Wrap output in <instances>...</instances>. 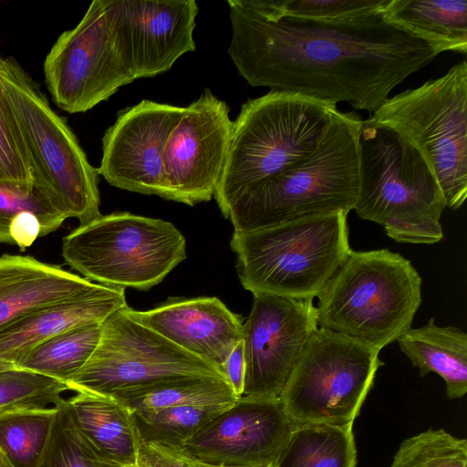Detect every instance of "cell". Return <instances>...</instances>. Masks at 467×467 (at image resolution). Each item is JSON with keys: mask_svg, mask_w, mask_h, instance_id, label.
<instances>
[{"mask_svg": "<svg viewBox=\"0 0 467 467\" xmlns=\"http://www.w3.org/2000/svg\"><path fill=\"white\" fill-rule=\"evenodd\" d=\"M421 377L438 374L446 395L461 399L467 392V335L459 327H439L433 318L421 327H409L396 340Z\"/></svg>", "mask_w": 467, "mask_h": 467, "instance_id": "22", "label": "cell"}, {"mask_svg": "<svg viewBox=\"0 0 467 467\" xmlns=\"http://www.w3.org/2000/svg\"><path fill=\"white\" fill-rule=\"evenodd\" d=\"M104 285L30 255L0 256V327L36 308L78 298Z\"/></svg>", "mask_w": 467, "mask_h": 467, "instance_id": "20", "label": "cell"}, {"mask_svg": "<svg viewBox=\"0 0 467 467\" xmlns=\"http://www.w3.org/2000/svg\"><path fill=\"white\" fill-rule=\"evenodd\" d=\"M109 396L131 412L179 406L227 407L238 398L224 378L184 377L120 389Z\"/></svg>", "mask_w": 467, "mask_h": 467, "instance_id": "24", "label": "cell"}, {"mask_svg": "<svg viewBox=\"0 0 467 467\" xmlns=\"http://www.w3.org/2000/svg\"><path fill=\"white\" fill-rule=\"evenodd\" d=\"M244 323L245 375L239 398L280 399L312 334L318 328L313 298L254 294Z\"/></svg>", "mask_w": 467, "mask_h": 467, "instance_id": "13", "label": "cell"}, {"mask_svg": "<svg viewBox=\"0 0 467 467\" xmlns=\"http://www.w3.org/2000/svg\"><path fill=\"white\" fill-rule=\"evenodd\" d=\"M352 426H296L275 467H357Z\"/></svg>", "mask_w": 467, "mask_h": 467, "instance_id": "25", "label": "cell"}, {"mask_svg": "<svg viewBox=\"0 0 467 467\" xmlns=\"http://www.w3.org/2000/svg\"><path fill=\"white\" fill-rule=\"evenodd\" d=\"M379 349L318 327L306 342L281 395L297 425H353L384 365Z\"/></svg>", "mask_w": 467, "mask_h": 467, "instance_id": "10", "label": "cell"}, {"mask_svg": "<svg viewBox=\"0 0 467 467\" xmlns=\"http://www.w3.org/2000/svg\"><path fill=\"white\" fill-rule=\"evenodd\" d=\"M317 297L318 327L381 350L411 327L421 278L398 253L352 250Z\"/></svg>", "mask_w": 467, "mask_h": 467, "instance_id": "6", "label": "cell"}, {"mask_svg": "<svg viewBox=\"0 0 467 467\" xmlns=\"http://www.w3.org/2000/svg\"><path fill=\"white\" fill-rule=\"evenodd\" d=\"M62 256L91 282L148 290L186 258V240L170 222L114 213L100 214L67 234Z\"/></svg>", "mask_w": 467, "mask_h": 467, "instance_id": "8", "label": "cell"}, {"mask_svg": "<svg viewBox=\"0 0 467 467\" xmlns=\"http://www.w3.org/2000/svg\"><path fill=\"white\" fill-rule=\"evenodd\" d=\"M0 182L33 186L30 171L19 136L9 116L0 86Z\"/></svg>", "mask_w": 467, "mask_h": 467, "instance_id": "34", "label": "cell"}, {"mask_svg": "<svg viewBox=\"0 0 467 467\" xmlns=\"http://www.w3.org/2000/svg\"><path fill=\"white\" fill-rule=\"evenodd\" d=\"M0 86L35 185L67 219L84 224L99 217L98 171L66 121L12 58L0 57Z\"/></svg>", "mask_w": 467, "mask_h": 467, "instance_id": "5", "label": "cell"}, {"mask_svg": "<svg viewBox=\"0 0 467 467\" xmlns=\"http://www.w3.org/2000/svg\"><path fill=\"white\" fill-rule=\"evenodd\" d=\"M233 130L226 103L210 89L182 108L163 155L166 199L193 206L213 197Z\"/></svg>", "mask_w": 467, "mask_h": 467, "instance_id": "14", "label": "cell"}, {"mask_svg": "<svg viewBox=\"0 0 467 467\" xmlns=\"http://www.w3.org/2000/svg\"><path fill=\"white\" fill-rule=\"evenodd\" d=\"M347 216L339 212L234 232L230 245L244 288L253 295L317 297L352 251Z\"/></svg>", "mask_w": 467, "mask_h": 467, "instance_id": "7", "label": "cell"}, {"mask_svg": "<svg viewBox=\"0 0 467 467\" xmlns=\"http://www.w3.org/2000/svg\"><path fill=\"white\" fill-rule=\"evenodd\" d=\"M22 212H31L38 217L41 236L57 231L67 219L35 184L21 186L0 182V244L14 245L10 226Z\"/></svg>", "mask_w": 467, "mask_h": 467, "instance_id": "31", "label": "cell"}, {"mask_svg": "<svg viewBox=\"0 0 467 467\" xmlns=\"http://www.w3.org/2000/svg\"><path fill=\"white\" fill-rule=\"evenodd\" d=\"M295 427L280 399L238 398L178 451L210 465L275 467Z\"/></svg>", "mask_w": 467, "mask_h": 467, "instance_id": "15", "label": "cell"}, {"mask_svg": "<svg viewBox=\"0 0 467 467\" xmlns=\"http://www.w3.org/2000/svg\"><path fill=\"white\" fill-rule=\"evenodd\" d=\"M47 88L68 113L86 112L135 80L117 47L111 0H94L72 29L64 31L44 62Z\"/></svg>", "mask_w": 467, "mask_h": 467, "instance_id": "12", "label": "cell"}, {"mask_svg": "<svg viewBox=\"0 0 467 467\" xmlns=\"http://www.w3.org/2000/svg\"><path fill=\"white\" fill-rule=\"evenodd\" d=\"M358 144L359 190L353 209L358 216L382 225L398 243L440 242L446 202L421 153L393 130L368 119Z\"/></svg>", "mask_w": 467, "mask_h": 467, "instance_id": "3", "label": "cell"}, {"mask_svg": "<svg viewBox=\"0 0 467 467\" xmlns=\"http://www.w3.org/2000/svg\"><path fill=\"white\" fill-rule=\"evenodd\" d=\"M127 306L124 288L104 285L87 296L36 308L0 327V359L16 365L40 343L78 326L102 323Z\"/></svg>", "mask_w": 467, "mask_h": 467, "instance_id": "19", "label": "cell"}, {"mask_svg": "<svg viewBox=\"0 0 467 467\" xmlns=\"http://www.w3.org/2000/svg\"><path fill=\"white\" fill-rule=\"evenodd\" d=\"M57 408H26L0 414V452L14 467H36Z\"/></svg>", "mask_w": 467, "mask_h": 467, "instance_id": "27", "label": "cell"}, {"mask_svg": "<svg viewBox=\"0 0 467 467\" xmlns=\"http://www.w3.org/2000/svg\"><path fill=\"white\" fill-rule=\"evenodd\" d=\"M136 467H192L178 450L140 441Z\"/></svg>", "mask_w": 467, "mask_h": 467, "instance_id": "35", "label": "cell"}, {"mask_svg": "<svg viewBox=\"0 0 467 467\" xmlns=\"http://www.w3.org/2000/svg\"><path fill=\"white\" fill-rule=\"evenodd\" d=\"M181 112L147 99L119 111L102 138L99 175L117 188L166 199L164 149Z\"/></svg>", "mask_w": 467, "mask_h": 467, "instance_id": "16", "label": "cell"}, {"mask_svg": "<svg viewBox=\"0 0 467 467\" xmlns=\"http://www.w3.org/2000/svg\"><path fill=\"white\" fill-rule=\"evenodd\" d=\"M190 461H191L192 467H227V466H215V465L205 464V463L198 462L192 461V460H190Z\"/></svg>", "mask_w": 467, "mask_h": 467, "instance_id": "40", "label": "cell"}, {"mask_svg": "<svg viewBox=\"0 0 467 467\" xmlns=\"http://www.w3.org/2000/svg\"><path fill=\"white\" fill-rule=\"evenodd\" d=\"M0 467H14L1 452H0Z\"/></svg>", "mask_w": 467, "mask_h": 467, "instance_id": "41", "label": "cell"}, {"mask_svg": "<svg viewBox=\"0 0 467 467\" xmlns=\"http://www.w3.org/2000/svg\"><path fill=\"white\" fill-rule=\"evenodd\" d=\"M66 400L76 428L96 454L136 467L140 438L130 410L112 396L88 391Z\"/></svg>", "mask_w": 467, "mask_h": 467, "instance_id": "21", "label": "cell"}, {"mask_svg": "<svg viewBox=\"0 0 467 467\" xmlns=\"http://www.w3.org/2000/svg\"><path fill=\"white\" fill-rule=\"evenodd\" d=\"M228 55L253 87L373 113L440 51L383 11L339 22L281 15L271 1L229 0Z\"/></svg>", "mask_w": 467, "mask_h": 467, "instance_id": "1", "label": "cell"}, {"mask_svg": "<svg viewBox=\"0 0 467 467\" xmlns=\"http://www.w3.org/2000/svg\"><path fill=\"white\" fill-rule=\"evenodd\" d=\"M123 311L221 371L232 350L243 339V318L217 297L170 298L150 310H135L127 306Z\"/></svg>", "mask_w": 467, "mask_h": 467, "instance_id": "18", "label": "cell"}, {"mask_svg": "<svg viewBox=\"0 0 467 467\" xmlns=\"http://www.w3.org/2000/svg\"><path fill=\"white\" fill-rule=\"evenodd\" d=\"M389 467H467V441L442 429L405 439Z\"/></svg>", "mask_w": 467, "mask_h": 467, "instance_id": "29", "label": "cell"}, {"mask_svg": "<svg viewBox=\"0 0 467 467\" xmlns=\"http://www.w3.org/2000/svg\"><path fill=\"white\" fill-rule=\"evenodd\" d=\"M91 467H125L120 465L115 462L105 459L101 456H99L92 450V455L90 459Z\"/></svg>", "mask_w": 467, "mask_h": 467, "instance_id": "38", "label": "cell"}, {"mask_svg": "<svg viewBox=\"0 0 467 467\" xmlns=\"http://www.w3.org/2000/svg\"><path fill=\"white\" fill-rule=\"evenodd\" d=\"M10 235L14 245L25 251L38 236H41V223L38 217L31 212L18 213L12 221Z\"/></svg>", "mask_w": 467, "mask_h": 467, "instance_id": "36", "label": "cell"}, {"mask_svg": "<svg viewBox=\"0 0 467 467\" xmlns=\"http://www.w3.org/2000/svg\"><path fill=\"white\" fill-rule=\"evenodd\" d=\"M101 327L90 323L66 330L26 352L16 366L67 382L93 354Z\"/></svg>", "mask_w": 467, "mask_h": 467, "instance_id": "26", "label": "cell"}, {"mask_svg": "<svg viewBox=\"0 0 467 467\" xmlns=\"http://www.w3.org/2000/svg\"><path fill=\"white\" fill-rule=\"evenodd\" d=\"M225 408L179 406L131 413L140 441L178 450Z\"/></svg>", "mask_w": 467, "mask_h": 467, "instance_id": "28", "label": "cell"}, {"mask_svg": "<svg viewBox=\"0 0 467 467\" xmlns=\"http://www.w3.org/2000/svg\"><path fill=\"white\" fill-rule=\"evenodd\" d=\"M389 0H281L271 1L281 15L327 22L354 20L383 11Z\"/></svg>", "mask_w": 467, "mask_h": 467, "instance_id": "33", "label": "cell"}, {"mask_svg": "<svg viewBox=\"0 0 467 467\" xmlns=\"http://www.w3.org/2000/svg\"><path fill=\"white\" fill-rule=\"evenodd\" d=\"M67 390V382L39 373L19 368L0 371V414L55 405Z\"/></svg>", "mask_w": 467, "mask_h": 467, "instance_id": "30", "label": "cell"}, {"mask_svg": "<svg viewBox=\"0 0 467 467\" xmlns=\"http://www.w3.org/2000/svg\"><path fill=\"white\" fill-rule=\"evenodd\" d=\"M194 0H111L119 52L135 79L167 72L196 48Z\"/></svg>", "mask_w": 467, "mask_h": 467, "instance_id": "17", "label": "cell"}, {"mask_svg": "<svg viewBox=\"0 0 467 467\" xmlns=\"http://www.w3.org/2000/svg\"><path fill=\"white\" fill-rule=\"evenodd\" d=\"M222 371L236 397L239 398L243 393L245 375L243 339L234 347L226 358L222 367Z\"/></svg>", "mask_w": 467, "mask_h": 467, "instance_id": "37", "label": "cell"}, {"mask_svg": "<svg viewBox=\"0 0 467 467\" xmlns=\"http://www.w3.org/2000/svg\"><path fill=\"white\" fill-rule=\"evenodd\" d=\"M412 143L431 168L446 207L467 197V63L388 98L368 119Z\"/></svg>", "mask_w": 467, "mask_h": 467, "instance_id": "9", "label": "cell"}, {"mask_svg": "<svg viewBox=\"0 0 467 467\" xmlns=\"http://www.w3.org/2000/svg\"><path fill=\"white\" fill-rule=\"evenodd\" d=\"M55 405L57 415L36 467H91L92 449L76 428L67 400Z\"/></svg>", "mask_w": 467, "mask_h": 467, "instance_id": "32", "label": "cell"}, {"mask_svg": "<svg viewBox=\"0 0 467 467\" xmlns=\"http://www.w3.org/2000/svg\"><path fill=\"white\" fill-rule=\"evenodd\" d=\"M17 368L15 364L0 359V371Z\"/></svg>", "mask_w": 467, "mask_h": 467, "instance_id": "39", "label": "cell"}, {"mask_svg": "<svg viewBox=\"0 0 467 467\" xmlns=\"http://www.w3.org/2000/svg\"><path fill=\"white\" fill-rule=\"evenodd\" d=\"M184 377L225 379L220 369L135 321L122 308L102 322L96 349L67 384L75 392L110 395Z\"/></svg>", "mask_w": 467, "mask_h": 467, "instance_id": "11", "label": "cell"}, {"mask_svg": "<svg viewBox=\"0 0 467 467\" xmlns=\"http://www.w3.org/2000/svg\"><path fill=\"white\" fill-rule=\"evenodd\" d=\"M361 118L337 110L317 149L259 183L223 213L234 232H251L298 219L348 213L359 190Z\"/></svg>", "mask_w": 467, "mask_h": 467, "instance_id": "2", "label": "cell"}, {"mask_svg": "<svg viewBox=\"0 0 467 467\" xmlns=\"http://www.w3.org/2000/svg\"><path fill=\"white\" fill-rule=\"evenodd\" d=\"M338 109L285 91L249 99L233 121L225 165L214 192L222 213L264 181L309 156Z\"/></svg>", "mask_w": 467, "mask_h": 467, "instance_id": "4", "label": "cell"}, {"mask_svg": "<svg viewBox=\"0 0 467 467\" xmlns=\"http://www.w3.org/2000/svg\"><path fill=\"white\" fill-rule=\"evenodd\" d=\"M387 20L436 47L440 53L467 51L466 0H389Z\"/></svg>", "mask_w": 467, "mask_h": 467, "instance_id": "23", "label": "cell"}]
</instances>
